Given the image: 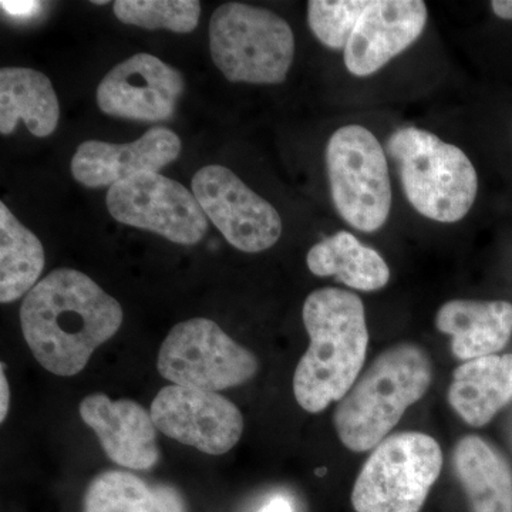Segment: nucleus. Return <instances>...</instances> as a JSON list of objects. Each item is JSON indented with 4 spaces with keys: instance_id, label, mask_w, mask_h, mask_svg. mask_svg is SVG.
I'll return each instance as SVG.
<instances>
[{
    "instance_id": "f257e3e1",
    "label": "nucleus",
    "mask_w": 512,
    "mask_h": 512,
    "mask_svg": "<svg viewBox=\"0 0 512 512\" xmlns=\"http://www.w3.org/2000/svg\"><path fill=\"white\" fill-rule=\"evenodd\" d=\"M19 316L37 362L53 375L70 377L119 332L123 308L90 276L60 268L26 295Z\"/></svg>"
},
{
    "instance_id": "f03ea898",
    "label": "nucleus",
    "mask_w": 512,
    "mask_h": 512,
    "mask_svg": "<svg viewBox=\"0 0 512 512\" xmlns=\"http://www.w3.org/2000/svg\"><path fill=\"white\" fill-rule=\"evenodd\" d=\"M302 319L311 343L296 366L293 394L303 410L316 414L352 389L365 365L369 330L362 299L340 288L313 291Z\"/></svg>"
},
{
    "instance_id": "7ed1b4c3",
    "label": "nucleus",
    "mask_w": 512,
    "mask_h": 512,
    "mask_svg": "<svg viewBox=\"0 0 512 512\" xmlns=\"http://www.w3.org/2000/svg\"><path fill=\"white\" fill-rule=\"evenodd\" d=\"M431 377L430 355L416 343L383 350L336 404L333 424L343 446L365 453L382 443L427 393Z\"/></svg>"
},
{
    "instance_id": "20e7f679",
    "label": "nucleus",
    "mask_w": 512,
    "mask_h": 512,
    "mask_svg": "<svg viewBox=\"0 0 512 512\" xmlns=\"http://www.w3.org/2000/svg\"><path fill=\"white\" fill-rule=\"evenodd\" d=\"M387 151L414 210L441 224L466 218L476 202L478 177L461 148L423 128L404 127L390 136Z\"/></svg>"
},
{
    "instance_id": "39448f33",
    "label": "nucleus",
    "mask_w": 512,
    "mask_h": 512,
    "mask_svg": "<svg viewBox=\"0 0 512 512\" xmlns=\"http://www.w3.org/2000/svg\"><path fill=\"white\" fill-rule=\"evenodd\" d=\"M210 50L229 82L281 84L295 57V36L271 10L229 2L212 13Z\"/></svg>"
},
{
    "instance_id": "423d86ee",
    "label": "nucleus",
    "mask_w": 512,
    "mask_h": 512,
    "mask_svg": "<svg viewBox=\"0 0 512 512\" xmlns=\"http://www.w3.org/2000/svg\"><path fill=\"white\" fill-rule=\"evenodd\" d=\"M443 451L429 434L386 437L363 464L352 491L356 512H420L439 480Z\"/></svg>"
},
{
    "instance_id": "0eeeda50",
    "label": "nucleus",
    "mask_w": 512,
    "mask_h": 512,
    "mask_svg": "<svg viewBox=\"0 0 512 512\" xmlns=\"http://www.w3.org/2000/svg\"><path fill=\"white\" fill-rule=\"evenodd\" d=\"M326 171L333 205L356 231H379L392 211V181L380 141L369 128L348 124L330 136Z\"/></svg>"
},
{
    "instance_id": "6e6552de",
    "label": "nucleus",
    "mask_w": 512,
    "mask_h": 512,
    "mask_svg": "<svg viewBox=\"0 0 512 512\" xmlns=\"http://www.w3.org/2000/svg\"><path fill=\"white\" fill-rule=\"evenodd\" d=\"M157 369L177 386L218 393L249 382L259 363L214 320L194 318L170 330L158 352Z\"/></svg>"
},
{
    "instance_id": "1a4fd4ad",
    "label": "nucleus",
    "mask_w": 512,
    "mask_h": 512,
    "mask_svg": "<svg viewBox=\"0 0 512 512\" xmlns=\"http://www.w3.org/2000/svg\"><path fill=\"white\" fill-rule=\"evenodd\" d=\"M111 217L180 245H195L207 234L208 218L192 191L158 173H144L109 188Z\"/></svg>"
},
{
    "instance_id": "9d476101",
    "label": "nucleus",
    "mask_w": 512,
    "mask_h": 512,
    "mask_svg": "<svg viewBox=\"0 0 512 512\" xmlns=\"http://www.w3.org/2000/svg\"><path fill=\"white\" fill-rule=\"evenodd\" d=\"M191 188L208 220L239 251H266L281 238V215L274 205L242 183L229 168L202 167L192 178Z\"/></svg>"
},
{
    "instance_id": "9b49d317",
    "label": "nucleus",
    "mask_w": 512,
    "mask_h": 512,
    "mask_svg": "<svg viewBox=\"0 0 512 512\" xmlns=\"http://www.w3.org/2000/svg\"><path fill=\"white\" fill-rule=\"evenodd\" d=\"M150 413L165 436L211 456L227 454L244 433L241 410L227 397L177 384L157 393Z\"/></svg>"
},
{
    "instance_id": "f8f14e48",
    "label": "nucleus",
    "mask_w": 512,
    "mask_h": 512,
    "mask_svg": "<svg viewBox=\"0 0 512 512\" xmlns=\"http://www.w3.org/2000/svg\"><path fill=\"white\" fill-rule=\"evenodd\" d=\"M185 89L183 74L148 53L114 66L97 87L100 110L119 119L170 120Z\"/></svg>"
},
{
    "instance_id": "ddd939ff",
    "label": "nucleus",
    "mask_w": 512,
    "mask_h": 512,
    "mask_svg": "<svg viewBox=\"0 0 512 512\" xmlns=\"http://www.w3.org/2000/svg\"><path fill=\"white\" fill-rule=\"evenodd\" d=\"M427 20L421 0H369L345 49L346 69L356 77L379 72L417 42Z\"/></svg>"
},
{
    "instance_id": "4468645a",
    "label": "nucleus",
    "mask_w": 512,
    "mask_h": 512,
    "mask_svg": "<svg viewBox=\"0 0 512 512\" xmlns=\"http://www.w3.org/2000/svg\"><path fill=\"white\" fill-rule=\"evenodd\" d=\"M180 153V137L170 128L154 127L133 143L84 141L74 153L72 174L84 187L111 188L136 175L158 173Z\"/></svg>"
},
{
    "instance_id": "2eb2a0df",
    "label": "nucleus",
    "mask_w": 512,
    "mask_h": 512,
    "mask_svg": "<svg viewBox=\"0 0 512 512\" xmlns=\"http://www.w3.org/2000/svg\"><path fill=\"white\" fill-rule=\"evenodd\" d=\"M79 410L113 463L137 471L156 466L160 460L157 427L151 413L141 404L94 393L83 399Z\"/></svg>"
},
{
    "instance_id": "dca6fc26",
    "label": "nucleus",
    "mask_w": 512,
    "mask_h": 512,
    "mask_svg": "<svg viewBox=\"0 0 512 512\" xmlns=\"http://www.w3.org/2000/svg\"><path fill=\"white\" fill-rule=\"evenodd\" d=\"M436 326L451 336V352L458 360L498 355L512 336V303L454 299L441 306Z\"/></svg>"
},
{
    "instance_id": "f3484780",
    "label": "nucleus",
    "mask_w": 512,
    "mask_h": 512,
    "mask_svg": "<svg viewBox=\"0 0 512 512\" xmlns=\"http://www.w3.org/2000/svg\"><path fill=\"white\" fill-rule=\"evenodd\" d=\"M447 399L468 426H487L512 403V353L461 363L454 370Z\"/></svg>"
},
{
    "instance_id": "a211bd4d",
    "label": "nucleus",
    "mask_w": 512,
    "mask_h": 512,
    "mask_svg": "<svg viewBox=\"0 0 512 512\" xmlns=\"http://www.w3.org/2000/svg\"><path fill=\"white\" fill-rule=\"evenodd\" d=\"M453 464L471 512H512V467L493 444L468 434L454 447Z\"/></svg>"
},
{
    "instance_id": "6ab92c4d",
    "label": "nucleus",
    "mask_w": 512,
    "mask_h": 512,
    "mask_svg": "<svg viewBox=\"0 0 512 512\" xmlns=\"http://www.w3.org/2000/svg\"><path fill=\"white\" fill-rule=\"evenodd\" d=\"M60 104L46 74L28 67L0 70V133L8 136L23 121L36 137L55 133Z\"/></svg>"
},
{
    "instance_id": "aec40b11",
    "label": "nucleus",
    "mask_w": 512,
    "mask_h": 512,
    "mask_svg": "<svg viewBox=\"0 0 512 512\" xmlns=\"http://www.w3.org/2000/svg\"><path fill=\"white\" fill-rule=\"evenodd\" d=\"M306 264L313 275L335 276L355 291H380L390 281V268L383 256L348 231L336 232L313 245Z\"/></svg>"
},
{
    "instance_id": "412c9836",
    "label": "nucleus",
    "mask_w": 512,
    "mask_h": 512,
    "mask_svg": "<svg viewBox=\"0 0 512 512\" xmlns=\"http://www.w3.org/2000/svg\"><path fill=\"white\" fill-rule=\"evenodd\" d=\"M83 512H185V504L173 487H151L126 471H104L87 487Z\"/></svg>"
},
{
    "instance_id": "4be33fe9",
    "label": "nucleus",
    "mask_w": 512,
    "mask_h": 512,
    "mask_svg": "<svg viewBox=\"0 0 512 512\" xmlns=\"http://www.w3.org/2000/svg\"><path fill=\"white\" fill-rule=\"evenodd\" d=\"M43 268L42 242L0 202V302L28 295L39 284Z\"/></svg>"
},
{
    "instance_id": "5701e85b",
    "label": "nucleus",
    "mask_w": 512,
    "mask_h": 512,
    "mask_svg": "<svg viewBox=\"0 0 512 512\" xmlns=\"http://www.w3.org/2000/svg\"><path fill=\"white\" fill-rule=\"evenodd\" d=\"M113 9L124 25L174 33L194 32L201 16L197 0H117Z\"/></svg>"
},
{
    "instance_id": "b1692460",
    "label": "nucleus",
    "mask_w": 512,
    "mask_h": 512,
    "mask_svg": "<svg viewBox=\"0 0 512 512\" xmlns=\"http://www.w3.org/2000/svg\"><path fill=\"white\" fill-rule=\"evenodd\" d=\"M369 0H311L308 22L313 35L332 50H345Z\"/></svg>"
},
{
    "instance_id": "393cba45",
    "label": "nucleus",
    "mask_w": 512,
    "mask_h": 512,
    "mask_svg": "<svg viewBox=\"0 0 512 512\" xmlns=\"http://www.w3.org/2000/svg\"><path fill=\"white\" fill-rule=\"evenodd\" d=\"M0 5H2L3 12L8 13L10 18L19 20L36 18L43 6L39 2H5V0Z\"/></svg>"
},
{
    "instance_id": "a878e982",
    "label": "nucleus",
    "mask_w": 512,
    "mask_h": 512,
    "mask_svg": "<svg viewBox=\"0 0 512 512\" xmlns=\"http://www.w3.org/2000/svg\"><path fill=\"white\" fill-rule=\"evenodd\" d=\"M10 390L8 377H6L5 365L2 363V372H0V421H5L9 413Z\"/></svg>"
},
{
    "instance_id": "bb28decb",
    "label": "nucleus",
    "mask_w": 512,
    "mask_h": 512,
    "mask_svg": "<svg viewBox=\"0 0 512 512\" xmlns=\"http://www.w3.org/2000/svg\"><path fill=\"white\" fill-rule=\"evenodd\" d=\"M258 512H293V507L288 498L276 495V497L269 500Z\"/></svg>"
},
{
    "instance_id": "cd10ccee",
    "label": "nucleus",
    "mask_w": 512,
    "mask_h": 512,
    "mask_svg": "<svg viewBox=\"0 0 512 512\" xmlns=\"http://www.w3.org/2000/svg\"><path fill=\"white\" fill-rule=\"evenodd\" d=\"M490 5L497 18L512 20V0H494Z\"/></svg>"
},
{
    "instance_id": "c85d7f7f",
    "label": "nucleus",
    "mask_w": 512,
    "mask_h": 512,
    "mask_svg": "<svg viewBox=\"0 0 512 512\" xmlns=\"http://www.w3.org/2000/svg\"><path fill=\"white\" fill-rule=\"evenodd\" d=\"M505 430H507L508 443H510L512 448V403L510 404V412H508L507 427H505Z\"/></svg>"
},
{
    "instance_id": "c756f323",
    "label": "nucleus",
    "mask_w": 512,
    "mask_h": 512,
    "mask_svg": "<svg viewBox=\"0 0 512 512\" xmlns=\"http://www.w3.org/2000/svg\"><path fill=\"white\" fill-rule=\"evenodd\" d=\"M93 3H94V5H107V3H109V2H107V0H101V2H100V0H94Z\"/></svg>"
}]
</instances>
